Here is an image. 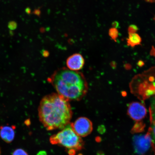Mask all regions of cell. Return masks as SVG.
<instances>
[{
  "mask_svg": "<svg viewBox=\"0 0 155 155\" xmlns=\"http://www.w3.org/2000/svg\"><path fill=\"white\" fill-rule=\"evenodd\" d=\"M69 102L57 93L47 95L41 100L39 119L47 130L62 129L69 124L73 112Z\"/></svg>",
  "mask_w": 155,
  "mask_h": 155,
  "instance_id": "6da1fadb",
  "label": "cell"
},
{
  "mask_svg": "<svg viewBox=\"0 0 155 155\" xmlns=\"http://www.w3.org/2000/svg\"><path fill=\"white\" fill-rule=\"evenodd\" d=\"M48 81L57 94L69 101L82 100L88 90V83L83 73L67 68L58 69L48 78Z\"/></svg>",
  "mask_w": 155,
  "mask_h": 155,
  "instance_id": "7a4b0ae2",
  "label": "cell"
},
{
  "mask_svg": "<svg viewBox=\"0 0 155 155\" xmlns=\"http://www.w3.org/2000/svg\"><path fill=\"white\" fill-rule=\"evenodd\" d=\"M50 141L52 144L65 147L68 150H81L84 148V141L74 131L70 124L57 134L51 136Z\"/></svg>",
  "mask_w": 155,
  "mask_h": 155,
  "instance_id": "3957f363",
  "label": "cell"
},
{
  "mask_svg": "<svg viewBox=\"0 0 155 155\" xmlns=\"http://www.w3.org/2000/svg\"><path fill=\"white\" fill-rule=\"evenodd\" d=\"M70 124L75 133L80 137L87 136L92 132L93 129L92 121L86 117H79Z\"/></svg>",
  "mask_w": 155,
  "mask_h": 155,
  "instance_id": "277c9868",
  "label": "cell"
},
{
  "mask_svg": "<svg viewBox=\"0 0 155 155\" xmlns=\"http://www.w3.org/2000/svg\"><path fill=\"white\" fill-rule=\"evenodd\" d=\"M135 152L140 155H144L151 148V140L149 133L144 135H136L133 138Z\"/></svg>",
  "mask_w": 155,
  "mask_h": 155,
  "instance_id": "5b68a950",
  "label": "cell"
},
{
  "mask_svg": "<svg viewBox=\"0 0 155 155\" xmlns=\"http://www.w3.org/2000/svg\"><path fill=\"white\" fill-rule=\"evenodd\" d=\"M147 113L146 107L140 102H132L128 106V115L136 122L142 121L146 117Z\"/></svg>",
  "mask_w": 155,
  "mask_h": 155,
  "instance_id": "8992f818",
  "label": "cell"
},
{
  "mask_svg": "<svg viewBox=\"0 0 155 155\" xmlns=\"http://www.w3.org/2000/svg\"><path fill=\"white\" fill-rule=\"evenodd\" d=\"M150 125L147 132L151 140V147L155 155V95L151 98L150 108Z\"/></svg>",
  "mask_w": 155,
  "mask_h": 155,
  "instance_id": "52a82bcc",
  "label": "cell"
},
{
  "mask_svg": "<svg viewBox=\"0 0 155 155\" xmlns=\"http://www.w3.org/2000/svg\"><path fill=\"white\" fill-rule=\"evenodd\" d=\"M85 61L81 54L75 53L68 58L66 61L67 68L71 70L79 71L84 66Z\"/></svg>",
  "mask_w": 155,
  "mask_h": 155,
  "instance_id": "ba28073f",
  "label": "cell"
},
{
  "mask_svg": "<svg viewBox=\"0 0 155 155\" xmlns=\"http://www.w3.org/2000/svg\"><path fill=\"white\" fill-rule=\"evenodd\" d=\"M15 125L1 126L0 137L7 143H11L15 139Z\"/></svg>",
  "mask_w": 155,
  "mask_h": 155,
  "instance_id": "9c48e42d",
  "label": "cell"
},
{
  "mask_svg": "<svg viewBox=\"0 0 155 155\" xmlns=\"http://www.w3.org/2000/svg\"><path fill=\"white\" fill-rule=\"evenodd\" d=\"M128 37L127 39V46L134 48L137 46L140 45L142 42V39L137 33L128 34Z\"/></svg>",
  "mask_w": 155,
  "mask_h": 155,
  "instance_id": "30bf717a",
  "label": "cell"
},
{
  "mask_svg": "<svg viewBox=\"0 0 155 155\" xmlns=\"http://www.w3.org/2000/svg\"><path fill=\"white\" fill-rule=\"evenodd\" d=\"M145 127V124L142 121L136 122L131 129V133L135 134L142 132L144 130Z\"/></svg>",
  "mask_w": 155,
  "mask_h": 155,
  "instance_id": "8fae6325",
  "label": "cell"
},
{
  "mask_svg": "<svg viewBox=\"0 0 155 155\" xmlns=\"http://www.w3.org/2000/svg\"><path fill=\"white\" fill-rule=\"evenodd\" d=\"M108 35L112 39L116 42L119 36V31L117 28H112L109 29Z\"/></svg>",
  "mask_w": 155,
  "mask_h": 155,
  "instance_id": "7c38bea8",
  "label": "cell"
},
{
  "mask_svg": "<svg viewBox=\"0 0 155 155\" xmlns=\"http://www.w3.org/2000/svg\"><path fill=\"white\" fill-rule=\"evenodd\" d=\"M138 27L135 25H130L128 28V34H132L137 33L138 31Z\"/></svg>",
  "mask_w": 155,
  "mask_h": 155,
  "instance_id": "4fadbf2b",
  "label": "cell"
},
{
  "mask_svg": "<svg viewBox=\"0 0 155 155\" xmlns=\"http://www.w3.org/2000/svg\"><path fill=\"white\" fill-rule=\"evenodd\" d=\"M12 155H28V154L23 149H17L13 152Z\"/></svg>",
  "mask_w": 155,
  "mask_h": 155,
  "instance_id": "5bb4252c",
  "label": "cell"
},
{
  "mask_svg": "<svg viewBox=\"0 0 155 155\" xmlns=\"http://www.w3.org/2000/svg\"><path fill=\"white\" fill-rule=\"evenodd\" d=\"M17 23L14 21H11L8 23V28L11 30H14L17 28Z\"/></svg>",
  "mask_w": 155,
  "mask_h": 155,
  "instance_id": "9a60e30c",
  "label": "cell"
},
{
  "mask_svg": "<svg viewBox=\"0 0 155 155\" xmlns=\"http://www.w3.org/2000/svg\"><path fill=\"white\" fill-rule=\"evenodd\" d=\"M119 26V24L117 21H114L112 23V28H117Z\"/></svg>",
  "mask_w": 155,
  "mask_h": 155,
  "instance_id": "2e32d148",
  "label": "cell"
},
{
  "mask_svg": "<svg viewBox=\"0 0 155 155\" xmlns=\"http://www.w3.org/2000/svg\"><path fill=\"white\" fill-rule=\"evenodd\" d=\"M33 13L35 15L38 16H40L41 14V11L39 9H35Z\"/></svg>",
  "mask_w": 155,
  "mask_h": 155,
  "instance_id": "e0dca14e",
  "label": "cell"
},
{
  "mask_svg": "<svg viewBox=\"0 0 155 155\" xmlns=\"http://www.w3.org/2000/svg\"><path fill=\"white\" fill-rule=\"evenodd\" d=\"M37 155H47V154L46 151L42 150L38 152Z\"/></svg>",
  "mask_w": 155,
  "mask_h": 155,
  "instance_id": "ac0fdd59",
  "label": "cell"
},
{
  "mask_svg": "<svg viewBox=\"0 0 155 155\" xmlns=\"http://www.w3.org/2000/svg\"><path fill=\"white\" fill-rule=\"evenodd\" d=\"M25 12L28 15H30L31 13V9L30 8L28 7L25 9Z\"/></svg>",
  "mask_w": 155,
  "mask_h": 155,
  "instance_id": "d6986e66",
  "label": "cell"
},
{
  "mask_svg": "<svg viewBox=\"0 0 155 155\" xmlns=\"http://www.w3.org/2000/svg\"><path fill=\"white\" fill-rule=\"evenodd\" d=\"M147 2L150 3H155V0H144Z\"/></svg>",
  "mask_w": 155,
  "mask_h": 155,
  "instance_id": "ffe728a7",
  "label": "cell"
},
{
  "mask_svg": "<svg viewBox=\"0 0 155 155\" xmlns=\"http://www.w3.org/2000/svg\"><path fill=\"white\" fill-rule=\"evenodd\" d=\"M0 155H1V150H0Z\"/></svg>",
  "mask_w": 155,
  "mask_h": 155,
  "instance_id": "44dd1931",
  "label": "cell"
},
{
  "mask_svg": "<svg viewBox=\"0 0 155 155\" xmlns=\"http://www.w3.org/2000/svg\"><path fill=\"white\" fill-rule=\"evenodd\" d=\"M154 21H155V16L154 17Z\"/></svg>",
  "mask_w": 155,
  "mask_h": 155,
  "instance_id": "7402d4cb",
  "label": "cell"
}]
</instances>
